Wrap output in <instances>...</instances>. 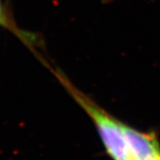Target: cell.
<instances>
[{
  "instance_id": "6da1fadb",
  "label": "cell",
  "mask_w": 160,
  "mask_h": 160,
  "mask_svg": "<svg viewBox=\"0 0 160 160\" xmlns=\"http://www.w3.org/2000/svg\"><path fill=\"white\" fill-rule=\"evenodd\" d=\"M57 78L95 126L106 153L112 160H132L127 145L126 123L108 112L81 91L62 71L54 70Z\"/></svg>"
},
{
  "instance_id": "7a4b0ae2",
  "label": "cell",
  "mask_w": 160,
  "mask_h": 160,
  "mask_svg": "<svg viewBox=\"0 0 160 160\" xmlns=\"http://www.w3.org/2000/svg\"><path fill=\"white\" fill-rule=\"evenodd\" d=\"M125 129L132 160H160V142L153 132H142L127 124Z\"/></svg>"
},
{
  "instance_id": "3957f363",
  "label": "cell",
  "mask_w": 160,
  "mask_h": 160,
  "mask_svg": "<svg viewBox=\"0 0 160 160\" xmlns=\"http://www.w3.org/2000/svg\"><path fill=\"white\" fill-rule=\"evenodd\" d=\"M3 20H4V12H3V7L0 3V21H3Z\"/></svg>"
}]
</instances>
